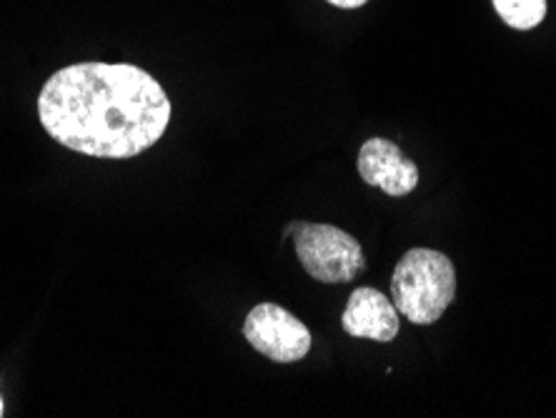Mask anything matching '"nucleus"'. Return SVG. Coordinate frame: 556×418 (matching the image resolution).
Returning <instances> with one entry per match:
<instances>
[{"instance_id":"0eeeda50","label":"nucleus","mask_w":556,"mask_h":418,"mask_svg":"<svg viewBox=\"0 0 556 418\" xmlns=\"http://www.w3.org/2000/svg\"><path fill=\"white\" fill-rule=\"evenodd\" d=\"M492 3L506 26L517 30L536 28L546 15V0H492Z\"/></svg>"},{"instance_id":"423d86ee","label":"nucleus","mask_w":556,"mask_h":418,"mask_svg":"<svg viewBox=\"0 0 556 418\" xmlns=\"http://www.w3.org/2000/svg\"><path fill=\"white\" fill-rule=\"evenodd\" d=\"M341 324L349 335L371 339L379 343L394 341L399 329H402L394 301H389L376 289H358L351 293Z\"/></svg>"},{"instance_id":"f03ea898","label":"nucleus","mask_w":556,"mask_h":418,"mask_svg":"<svg viewBox=\"0 0 556 418\" xmlns=\"http://www.w3.org/2000/svg\"><path fill=\"white\" fill-rule=\"evenodd\" d=\"M391 296L399 314L412 324L439 321L456 296L454 264L439 251L412 249L394 270Z\"/></svg>"},{"instance_id":"39448f33","label":"nucleus","mask_w":556,"mask_h":418,"mask_svg":"<svg viewBox=\"0 0 556 418\" xmlns=\"http://www.w3.org/2000/svg\"><path fill=\"white\" fill-rule=\"evenodd\" d=\"M358 174L366 183L381 188L387 195H408L419 186V168L387 138H371L358 151Z\"/></svg>"},{"instance_id":"6e6552de","label":"nucleus","mask_w":556,"mask_h":418,"mask_svg":"<svg viewBox=\"0 0 556 418\" xmlns=\"http://www.w3.org/2000/svg\"><path fill=\"white\" fill-rule=\"evenodd\" d=\"M329 3L339 5V8H358V5H364L366 0H329Z\"/></svg>"},{"instance_id":"f257e3e1","label":"nucleus","mask_w":556,"mask_h":418,"mask_svg":"<svg viewBox=\"0 0 556 418\" xmlns=\"http://www.w3.org/2000/svg\"><path fill=\"white\" fill-rule=\"evenodd\" d=\"M38 116L65 149L96 159H134L166 134L170 101L138 65L76 63L46 80Z\"/></svg>"},{"instance_id":"1a4fd4ad","label":"nucleus","mask_w":556,"mask_h":418,"mask_svg":"<svg viewBox=\"0 0 556 418\" xmlns=\"http://www.w3.org/2000/svg\"><path fill=\"white\" fill-rule=\"evenodd\" d=\"M0 414H3V401H0Z\"/></svg>"},{"instance_id":"20e7f679","label":"nucleus","mask_w":556,"mask_h":418,"mask_svg":"<svg viewBox=\"0 0 556 418\" xmlns=\"http://www.w3.org/2000/svg\"><path fill=\"white\" fill-rule=\"evenodd\" d=\"M243 335L258 354L276 360V364L301 360L311 349V333L306 326L276 303H261L253 308L247 324H243Z\"/></svg>"},{"instance_id":"7ed1b4c3","label":"nucleus","mask_w":556,"mask_h":418,"mask_svg":"<svg viewBox=\"0 0 556 418\" xmlns=\"http://www.w3.org/2000/svg\"><path fill=\"white\" fill-rule=\"evenodd\" d=\"M283 236H293L301 266L316 281L346 283L364 270L362 245L337 226L291 224Z\"/></svg>"}]
</instances>
